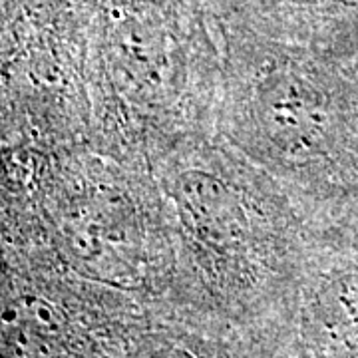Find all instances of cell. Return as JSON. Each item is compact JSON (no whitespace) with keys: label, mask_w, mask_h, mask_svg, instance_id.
Masks as SVG:
<instances>
[{"label":"cell","mask_w":358,"mask_h":358,"mask_svg":"<svg viewBox=\"0 0 358 358\" xmlns=\"http://www.w3.org/2000/svg\"><path fill=\"white\" fill-rule=\"evenodd\" d=\"M259 117L271 140L287 152H310L319 134L320 112L303 78L277 74L259 92Z\"/></svg>","instance_id":"cell-1"},{"label":"cell","mask_w":358,"mask_h":358,"mask_svg":"<svg viewBox=\"0 0 358 358\" xmlns=\"http://www.w3.org/2000/svg\"><path fill=\"white\" fill-rule=\"evenodd\" d=\"M4 350L10 358H42L58 343L62 324L44 301L22 299L4 315Z\"/></svg>","instance_id":"cell-2"}]
</instances>
